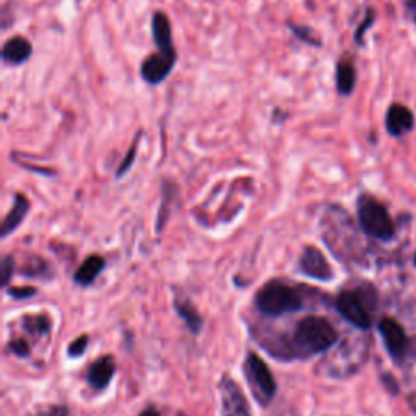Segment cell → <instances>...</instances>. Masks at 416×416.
Returning a JSON list of instances; mask_svg holds the SVG:
<instances>
[{
	"mask_svg": "<svg viewBox=\"0 0 416 416\" xmlns=\"http://www.w3.org/2000/svg\"><path fill=\"white\" fill-rule=\"evenodd\" d=\"M151 36H153L158 51L166 52V54H176L171 21L163 12H155L151 16Z\"/></svg>",
	"mask_w": 416,
	"mask_h": 416,
	"instance_id": "11",
	"label": "cell"
},
{
	"mask_svg": "<svg viewBox=\"0 0 416 416\" xmlns=\"http://www.w3.org/2000/svg\"><path fill=\"white\" fill-rule=\"evenodd\" d=\"M28 211H29V200L25 197V195L16 194L12 210L8 211L5 220H3L2 223V237H7L8 234L15 231V229L21 224V221L26 218Z\"/></svg>",
	"mask_w": 416,
	"mask_h": 416,
	"instance_id": "15",
	"label": "cell"
},
{
	"mask_svg": "<svg viewBox=\"0 0 416 416\" xmlns=\"http://www.w3.org/2000/svg\"><path fill=\"white\" fill-rule=\"evenodd\" d=\"M13 268H15V262H13V259L10 257V255H5L2 260V276H0L3 288H7L8 281H10V278H12Z\"/></svg>",
	"mask_w": 416,
	"mask_h": 416,
	"instance_id": "23",
	"label": "cell"
},
{
	"mask_svg": "<svg viewBox=\"0 0 416 416\" xmlns=\"http://www.w3.org/2000/svg\"><path fill=\"white\" fill-rule=\"evenodd\" d=\"M138 416H161V413H159V410L155 408V406H148V408L143 410Z\"/></svg>",
	"mask_w": 416,
	"mask_h": 416,
	"instance_id": "27",
	"label": "cell"
},
{
	"mask_svg": "<svg viewBox=\"0 0 416 416\" xmlns=\"http://www.w3.org/2000/svg\"><path fill=\"white\" fill-rule=\"evenodd\" d=\"M140 137H142V132L137 133L135 140L132 142V146H130L127 155H125V158L122 159V163H120L119 169L116 171V177H122L125 172L129 171L130 168H132L133 161H135V156H137V150H138V143H140Z\"/></svg>",
	"mask_w": 416,
	"mask_h": 416,
	"instance_id": "20",
	"label": "cell"
},
{
	"mask_svg": "<svg viewBox=\"0 0 416 416\" xmlns=\"http://www.w3.org/2000/svg\"><path fill=\"white\" fill-rule=\"evenodd\" d=\"M221 416H252L249 402L236 380L223 376L220 380Z\"/></svg>",
	"mask_w": 416,
	"mask_h": 416,
	"instance_id": "6",
	"label": "cell"
},
{
	"mask_svg": "<svg viewBox=\"0 0 416 416\" xmlns=\"http://www.w3.org/2000/svg\"><path fill=\"white\" fill-rule=\"evenodd\" d=\"M415 23H416V16H415Z\"/></svg>",
	"mask_w": 416,
	"mask_h": 416,
	"instance_id": "30",
	"label": "cell"
},
{
	"mask_svg": "<svg viewBox=\"0 0 416 416\" xmlns=\"http://www.w3.org/2000/svg\"><path fill=\"white\" fill-rule=\"evenodd\" d=\"M335 306L337 311L341 314V317H345L354 327L361 328V330H367L371 327V312L367 309L366 301H364L359 293L350 291V289L341 291L338 294Z\"/></svg>",
	"mask_w": 416,
	"mask_h": 416,
	"instance_id": "5",
	"label": "cell"
},
{
	"mask_svg": "<svg viewBox=\"0 0 416 416\" xmlns=\"http://www.w3.org/2000/svg\"><path fill=\"white\" fill-rule=\"evenodd\" d=\"M114 372L116 363L112 356H101L98 361L91 364L88 374H86V380L94 390H103L109 385L112 377H114Z\"/></svg>",
	"mask_w": 416,
	"mask_h": 416,
	"instance_id": "13",
	"label": "cell"
},
{
	"mask_svg": "<svg viewBox=\"0 0 416 416\" xmlns=\"http://www.w3.org/2000/svg\"><path fill=\"white\" fill-rule=\"evenodd\" d=\"M25 327L29 333H47L51 330V320L46 315H28L25 317Z\"/></svg>",
	"mask_w": 416,
	"mask_h": 416,
	"instance_id": "19",
	"label": "cell"
},
{
	"mask_svg": "<svg viewBox=\"0 0 416 416\" xmlns=\"http://www.w3.org/2000/svg\"><path fill=\"white\" fill-rule=\"evenodd\" d=\"M415 265H416V254H415Z\"/></svg>",
	"mask_w": 416,
	"mask_h": 416,
	"instance_id": "29",
	"label": "cell"
},
{
	"mask_svg": "<svg viewBox=\"0 0 416 416\" xmlns=\"http://www.w3.org/2000/svg\"><path fill=\"white\" fill-rule=\"evenodd\" d=\"M286 25H288L289 31H291L294 36L299 39V41L304 42V44L314 46V47L322 46V41H320V38L314 33V29L309 28V26L296 25V23H291V21H288Z\"/></svg>",
	"mask_w": 416,
	"mask_h": 416,
	"instance_id": "18",
	"label": "cell"
},
{
	"mask_svg": "<svg viewBox=\"0 0 416 416\" xmlns=\"http://www.w3.org/2000/svg\"><path fill=\"white\" fill-rule=\"evenodd\" d=\"M358 220L364 233L379 241H390L395 236V224L387 208L371 195L363 194L358 198Z\"/></svg>",
	"mask_w": 416,
	"mask_h": 416,
	"instance_id": "3",
	"label": "cell"
},
{
	"mask_svg": "<svg viewBox=\"0 0 416 416\" xmlns=\"http://www.w3.org/2000/svg\"><path fill=\"white\" fill-rule=\"evenodd\" d=\"M86 346H88V337L86 335H80L75 340L72 341L70 345H68V356H81V354L85 353Z\"/></svg>",
	"mask_w": 416,
	"mask_h": 416,
	"instance_id": "22",
	"label": "cell"
},
{
	"mask_svg": "<svg viewBox=\"0 0 416 416\" xmlns=\"http://www.w3.org/2000/svg\"><path fill=\"white\" fill-rule=\"evenodd\" d=\"M338 340V332L330 320L320 315H307L296 324L293 332V343L302 354L324 353L330 350Z\"/></svg>",
	"mask_w": 416,
	"mask_h": 416,
	"instance_id": "1",
	"label": "cell"
},
{
	"mask_svg": "<svg viewBox=\"0 0 416 416\" xmlns=\"http://www.w3.org/2000/svg\"><path fill=\"white\" fill-rule=\"evenodd\" d=\"M415 129V114L405 104L393 103L385 112V130L392 137H403Z\"/></svg>",
	"mask_w": 416,
	"mask_h": 416,
	"instance_id": "10",
	"label": "cell"
},
{
	"mask_svg": "<svg viewBox=\"0 0 416 416\" xmlns=\"http://www.w3.org/2000/svg\"><path fill=\"white\" fill-rule=\"evenodd\" d=\"M255 306L262 314L278 317V315L301 311L304 306V299L294 286L280 280H272L255 294Z\"/></svg>",
	"mask_w": 416,
	"mask_h": 416,
	"instance_id": "2",
	"label": "cell"
},
{
	"mask_svg": "<svg viewBox=\"0 0 416 416\" xmlns=\"http://www.w3.org/2000/svg\"><path fill=\"white\" fill-rule=\"evenodd\" d=\"M356 67L350 57H341L337 62L335 70V83L337 91L340 96H350L353 94L354 86H356Z\"/></svg>",
	"mask_w": 416,
	"mask_h": 416,
	"instance_id": "14",
	"label": "cell"
},
{
	"mask_svg": "<svg viewBox=\"0 0 416 416\" xmlns=\"http://www.w3.org/2000/svg\"><path fill=\"white\" fill-rule=\"evenodd\" d=\"M77 2H80V0H77Z\"/></svg>",
	"mask_w": 416,
	"mask_h": 416,
	"instance_id": "31",
	"label": "cell"
},
{
	"mask_svg": "<svg viewBox=\"0 0 416 416\" xmlns=\"http://www.w3.org/2000/svg\"><path fill=\"white\" fill-rule=\"evenodd\" d=\"M104 268V259L101 255H90L88 259H85V262L77 268L73 280L77 285L80 286H88L96 280V276L103 272Z\"/></svg>",
	"mask_w": 416,
	"mask_h": 416,
	"instance_id": "16",
	"label": "cell"
},
{
	"mask_svg": "<svg viewBox=\"0 0 416 416\" xmlns=\"http://www.w3.org/2000/svg\"><path fill=\"white\" fill-rule=\"evenodd\" d=\"M405 7L411 15L416 16V0H405Z\"/></svg>",
	"mask_w": 416,
	"mask_h": 416,
	"instance_id": "28",
	"label": "cell"
},
{
	"mask_svg": "<svg viewBox=\"0 0 416 416\" xmlns=\"http://www.w3.org/2000/svg\"><path fill=\"white\" fill-rule=\"evenodd\" d=\"M8 294L16 299H25V298H31L36 294V288L33 286H18V288H10L8 289Z\"/></svg>",
	"mask_w": 416,
	"mask_h": 416,
	"instance_id": "25",
	"label": "cell"
},
{
	"mask_svg": "<svg viewBox=\"0 0 416 416\" xmlns=\"http://www.w3.org/2000/svg\"><path fill=\"white\" fill-rule=\"evenodd\" d=\"M46 416H68V410L65 406H52Z\"/></svg>",
	"mask_w": 416,
	"mask_h": 416,
	"instance_id": "26",
	"label": "cell"
},
{
	"mask_svg": "<svg viewBox=\"0 0 416 416\" xmlns=\"http://www.w3.org/2000/svg\"><path fill=\"white\" fill-rule=\"evenodd\" d=\"M244 372L247 380H249V387L252 390L254 397L257 398V402L262 403V405H268L276 393V382L275 377L268 369L267 363L257 353L250 351L246 356Z\"/></svg>",
	"mask_w": 416,
	"mask_h": 416,
	"instance_id": "4",
	"label": "cell"
},
{
	"mask_svg": "<svg viewBox=\"0 0 416 416\" xmlns=\"http://www.w3.org/2000/svg\"><path fill=\"white\" fill-rule=\"evenodd\" d=\"M177 54H166V52H155L142 62V78L148 85H159L169 77L174 68Z\"/></svg>",
	"mask_w": 416,
	"mask_h": 416,
	"instance_id": "8",
	"label": "cell"
},
{
	"mask_svg": "<svg viewBox=\"0 0 416 416\" xmlns=\"http://www.w3.org/2000/svg\"><path fill=\"white\" fill-rule=\"evenodd\" d=\"M374 20H376L374 10H372V8H367L366 16H364V20L359 23L356 31H354V42H356L358 46H364V34H366L367 29L374 25Z\"/></svg>",
	"mask_w": 416,
	"mask_h": 416,
	"instance_id": "21",
	"label": "cell"
},
{
	"mask_svg": "<svg viewBox=\"0 0 416 416\" xmlns=\"http://www.w3.org/2000/svg\"><path fill=\"white\" fill-rule=\"evenodd\" d=\"M379 332L382 335V340L387 348L389 354L393 358V361L402 363L403 358L406 356V351H408V337H406L405 330L397 320L384 317L379 322Z\"/></svg>",
	"mask_w": 416,
	"mask_h": 416,
	"instance_id": "7",
	"label": "cell"
},
{
	"mask_svg": "<svg viewBox=\"0 0 416 416\" xmlns=\"http://www.w3.org/2000/svg\"><path fill=\"white\" fill-rule=\"evenodd\" d=\"M174 307H176L177 314H179V317L184 320L185 325H187V327L190 328V332H192V333L200 332L203 320L200 317V314H198L197 309H195L194 304L189 301V299H185V298L176 299Z\"/></svg>",
	"mask_w": 416,
	"mask_h": 416,
	"instance_id": "17",
	"label": "cell"
},
{
	"mask_svg": "<svg viewBox=\"0 0 416 416\" xmlns=\"http://www.w3.org/2000/svg\"><path fill=\"white\" fill-rule=\"evenodd\" d=\"M33 54V44L23 36H12L2 47V60L7 65H21L29 60Z\"/></svg>",
	"mask_w": 416,
	"mask_h": 416,
	"instance_id": "12",
	"label": "cell"
},
{
	"mask_svg": "<svg viewBox=\"0 0 416 416\" xmlns=\"http://www.w3.org/2000/svg\"><path fill=\"white\" fill-rule=\"evenodd\" d=\"M299 272L302 275L309 276V278H315L320 281H330L333 278V270L325 259V255L320 252L317 247L307 246L302 250L301 259H299Z\"/></svg>",
	"mask_w": 416,
	"mask_h": 416,
	"instance_id": "9",
	"label": "cell"
},
{
	"mask_svg": "<svg viewBox=\"0 0 416 416\" xmlns=\"http://www.w3.org/2000/svg\"><path fill=\"white\" fill-rule=\"evenodd\" d=\"M10 350L16 354V356H20V358L29 356V353H31V350H29V345L26 343L25 340H21V338H16V340L10 341Z\"/></svg>",
	"mask_w": 416,
	"mask_h": 416,
	"instance_id": "24",
	"label": "cell"
}]
</instances>
